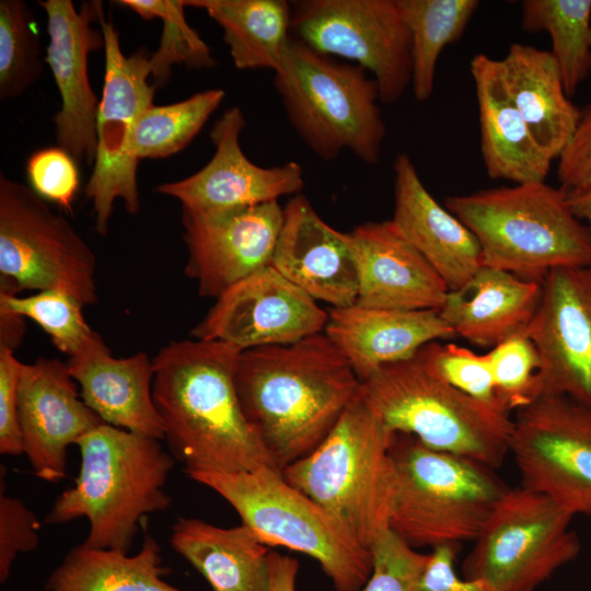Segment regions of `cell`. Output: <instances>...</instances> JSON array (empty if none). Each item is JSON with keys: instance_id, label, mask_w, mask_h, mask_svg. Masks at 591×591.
Masks as SVG:
<instances>
[{"instance_id": "cell-13", "label": "cell", "mask_w": 591, "mask_h": 591, "mask_svg": "<svg viewBox=\"0 0 591 591\" xmlns=\"http://www.w3.org/2000/svg\"><path fill=\"white\" fill-rule=\"evenodd\" d=\"M291 8L297 38L371 72L382 103L399 101L412 85L410 33L397 0H304Z\"/></svg>"}, {"instance_id": "cell-25", "label": "cell", "mask_w": 591, "mask_h": 591, "mask_svg": "<svg viewBox=\"0 0 591 591\" xmlns=\"http://www.w3.org/2000/svg\"><path fill=\"white\" fill-rule=\"evenodd\" d=\"M67 366L81 398L104 422L164 439L152 397L153 361L146 352L115 358L99 335L69 357Z\"/></svg>"}, {"instance_id": "cell-8", "label": "cell", "mask_w": 591, "mask_h": 591, "mask_svg": "<svg viewBox=\"0 0 591 591\" xmlns=\"http://www.w3.org/2000/svg\"><path fill=\"white\" fill-rule=\"evenodd\" d=\"M372 409L393 431L491 468L509 454L513 419L431 374L416 357L383 366L360 382Z\"/></svg>"}, {"instance_id": "cell-38", "label": "cell", "mask_w": 591, "mask_h": 591, "mask_svg": "<svg viewBox=\"0 0 591 591\" xmlns=\"http://www.w3.org/2000/svg\"><path fill=\"white\" fill-rule=\"evenodd\" d=\"M416 357L443 382L478 401L506 409L498 398L487 354L478 355L453 343L434 340L422 346Z\"/></svg>"}, {"instance_id": "cell-29", "label": "cell", "mask_w": 591, "mask_h": 591, "mask_svg": "<svg viewBox=\"0 0 591 591\" xmlns=\"http://www.w3.org/2000/svg\"><path fill=\"white\" fill-rule=\"evenodd\" d=\"M170 543L212 591H268L269 547L244 524L227 529L179 517Z\"/></svg>"}, {"instance_id": "cell-3", "label": "cell", "mask_w": 591, "mask_h": 591, "mask_svg": "<svg viewBox=\"0 0 591 591\" xmlns=\"http://www.w3.org/2000/svg\"><path fill=\"white\" fill-rule=\"evenodd\" d=\"M77 445L78 477L56 498L44 523L84 517L90 524L84 544L128 553L146 515L170 507L164 488L175 459L160 440L106 422Z\"/></svg>"}, {"instance_id": "cell-40", "label": "cell", "mask_w": 591, "mask_h": 591, "mask_svg": "<svg viewBox=\"0 0 591 591\" xmlns=\"http://www.w3.org/2000/svg\"><path fill=\"white\" fill-rule=\"evenodd\" d=\"M372 570L358 591H418L430 553L417 552L392 529L371 544Z\"/></svg>"}, {"instance_id": "cell-5", "label": "cell", "mask_w": 591, "mask_h": 591, "mask_svg": "<svg viewBox=\"0 0 591 591\" xmlns=\"http://www.w3.org/2000/svg\"><path fill=\"white\" fill-rule=\"evenodd\" d=\"M444 207L476 236L483 266L542 282L563 267H589L591 235L567 193L529 182L452 195Z\"/></svg>"}, {"instance_id": "cell-43", "label": "cell", "mask_w": 591, "mask_h": 591, "mask_svg": "<svg viewBox=\"0 0 591 591\" xmlns=\"http://www.w3.org/2000/svg\"><path fill=\"white\" fill-rule=\"evenodd\" d=\"M22 364L13 347L0 344V453L5 455L24 453L18 404Z\"/></svg>"}, {"instance_id": "cell-18", "label": "cell", "mask_w": 591, "mask_h": 591, "mask_svg": "<svg viewBox=\"0 0 591 591\" xmlns=\"http://www.w3.org/2000/svg\"><path fill=\"white\" fill-rule=\"evenodd\" d=\"M38 3L46 12L49 36L44 60L61 97V107L54 117L57 146L78 165L93 166L100 101L90 84L88 58L90 53L104 47L102 31L92 28V21L100 18L102 2H84L79 11L71 0Z\"/></svg>"}, {"instance_id": "cell-42", "label": "cell", "mask_w": 591, "mask_h": 591, "mask_svg": "<svg viewBox=\"0 0 591 591\" xmlns=\"http://www.w3.org/2000/svg\"><path fill=\"white\" fill-rule=\"evenodd\" d=\"M1 478L0 490V581L4 583L12 565L21 553L34 551L38 543L40 523L35 513L20 499L8 496Z\"/></svg>"}, {"instance_id": "cell-45", "label": "cell", "mask_w": 591, "mask_h": 591, "mask_svg": "<svg viewBox=\"0 0 591 591\" xmlns=\"http://www.w3.org/2000/svg\"><path fill=\"white\" fill-rule=\"evenodd\" d=\"M456 553V545L432 548L418 591H496L484 580L459 576L454 565Z\"/></svg>"}, {"instance_id": "cell-21", "label": "cell", "mask_w": 591, "mask_h": 591, "mask_svg": "<svg viewBox=\"0 0 591 591\" xmlns=\"http://www.w3.org/2000/svg\"><path fill=\"white\" fill-rule=\"evenodd\" d=\"M270 265L315 301L332 308L356 304L358 268L348 232L327 224L305 196L283 207Z\"/></svg>"}, {"instance_id": "cell-6", "label": "cell", "mask_w": 591, "mask_h": 591, "mask_svg": "<svg viewBox=\"0 0 591 591\" xmlns=\"http://www.w3.org/2000/svg\"><path fill=\"white\" fill-rule=\"evenodd\" d=\"M274 86L294 131L318 158L349 150L361 162H379L386 126L375 80L351 62H338L290 38Z\"/></svg>"}, {"instance_id": "cell-23", "label": "cell", "mask_w": 591, "mask_h": 591, "mask_svg": "<svg viewBox=\"0 0 591 591\" xmlns=\"http://www.w3.org/2000/svg\"><path fill=\"white\" fill-rule=\"evenodd\" d=\"M393 171L391 220L433 267L449 291L461 289L483 266L476 236L428 192L408 154L396 155Z\"/></svg>"}, {"instance_id": "cell-12", "label": "cell", "mask_w": 591, "mask_h": 591, "mask_svg": "<svg viewBox=\"0 0 591 591\" xmlns=\"http://www.w3.org/2000/svg\"><path fill=\"white\" fill-rule=\"evenodd\" d=\"M99 22L104 37L105 73L97 113L96 155L84 193L93 206L96 232L106 235L117 198L131 215L140 209L139 161L131 155L129 143L137 118L153 105L157 85L148 81V53L140 49L124 55L118 31L104 18L103 8Z\"/></svg>"}, {"instance_id": "cell-10", "label": "cell", "mask_w": 591, "mask_h": 591, "mask_svg": "<svg viewBox=\"0 0 591 591\" xmlns=\"http://www.w3.org/2000/svg\"><path fill=\"white\" fill-rule=\"evenodd\" d=\"M96 258L70 221L31 187L0 174V288L57 290L97 301Z\"/></svg>"}, {"instance_id": "cell-19", "label": "cell", "mask_w": 591, "mask_h": 591, "mask_svg": "<svg viewBox=\"0 0 591 591\" xmlns=\"http://www.w3.org/2000/svg\"><path fill=\"white\" fill-rule=\"evenodd\" d=\"M245 126L241 108H227L210 131L215 153L209 162L186 178L159 185L157 192L195 212L240 209L299 193L304 186L300 164L263 167L246 158L240 144Z\"/></svg>"}, {"instance_id": "cell-28", "label": "cell", "mask_w": 591, "mask_h": 591, "mask_svg": "<svg viewBox=\"0 0 591 591\" xmlns=\"http://www.w3.org/2000/svg\"><path fill=\"white\" fill-rule=\"evenodd\" d=\"M499 68L505 85L540 148L558 159L580 116L567 95L551 51L514 43Z\"/></svg>"}, {"instance_id": "cell-32", "label": "cell", "mask_w": 591, "mask_h": 591, "mask_svg": "<svg viewBox=\"0 0 591 591\" xmlns=\"http://www.w3.org/2000/svg\"><path fill=\"white\" fill-rule=\"evenodd\" d=\"M412 40V89L416 101L433 92L439 56L457 42L477 10V0H397Z\"/></svg>"}, {"instance_id": "cell-34", "label": "cell", "mask_w": 591, "mask_h": 591, "mask_svg": "<svg viewBox=\"0 0 591 591\" xmlns=\"http://www.w3.org/2000/svg\"><path fill=\"white\" fill-rule=\"evenodd\" d=\"M225 92L210 89L170 105H152L137 118L129 150L137 159L166 158L184 149L220 106Z\"/></svg>"}, {"instance_id": "cell-11", "label": "cell", "mask_w": 591, "mask_h": 591, "mask_svg": "<svg viewBox=\"0 0 591 591\" xmlns=\"http://www.w3.org/2000/svg\"><path fill=\"white\" fill-rule=\"evenodd\" d=\"M572 518L542 494L508 488L474 541L463 577L484 580L496 591H535L580 554Z\"/></svg>"}, {"instance_id": "cell-26", "label": "cell", "mask_w": 591, "mask_h": 591, "mask_svg": "<svg viewBox=\"0 0 591 591\" xmlns=\"http://www.w3.org/2000/svg\"><path fill=\"white\" fill-rule=\"evenodd\" d=\"M478 106L480 151L488 176L545 182L553 159L532 137L501 77L499 61L480 53L471 60Z\"/></svg>"}, {"instance_id": "cell-20", "label": "cell", "mask_w": 591, "mask_h": 591, "mask_svg": "<svg viewBox=\"0 0 591 591\" xmlns=\"http://www.w3.org/2000/svg\"><path fill=\"white\" fill-rule=\"evenodd\" d=\"M18 404L24 454L34 474L60 482L69 445L104 421L81 398L67 362L56 358L22 364Z\"/></svg>"}, {"instance_id": "cell-7", "label": "cell", "mask_w": 591, "mask_h": 591, "mask_svg": "<svg viewBox=\"0 0 591 591\" xmlns=\"http://www.w3.org/2000/svg\"><path fill=\"white\" fill-rule=\"evenodd\" d=\"M391 455L397 493L390 529L415 548L474 542L509 488L494 468L407 433L395 432Z\"/></svg>"}, {"instance_id": "cell-37", "label": "cell", "mask_w": 591, "mask_h": 591, "mask_svg": "<svg viewBox=\"0 0 591 591\" xmlns=\"http://www.w3.org/2000/svg\"><path fill=\"white\" fill-rule=\"evenodd\" d=\"M74 297L57 290H43L28 297L0 289V311L28 317L50 337L55 347L69 357L81 351L99 334L86 323Z\"/></svg>"}, {"instance_id": "cell-24", "label": "cell", "mask_w": 591, "mask_h": 591, "mask_svg": "<svg viewBox=\"0 0 591 591\" xmlns=\"http://www.w3.org/2000/svg\"><path fill=\"white\" fill-rule=\"evenodd\" d=\"M324 334L359 381L383 366L412 359L431 341L456 337L436 310H385L352 304L332 308Z\"/></svg>"}, {"instance_id": "cell-27", "label": "cell", "mask_w": 591, "mask_h": 591, "mask_svg": "<svg viewBox=\"0 0 591 591\" xmlns=\"http://www.w3.org/2000/svg\"><path fill=\"white\" fill-rule=\"evenodd\" d=\"M541 296L542 282L482 266L464 287L448 292L439 313L456 336L494 348L528 327Z\"/></svg>"}, {"instance_id": "cell-31", "label": "cell", "mask_w": 591, "mask_h": 591, "mask_svg": "<svg viewBox=\"0 0 591 591\" xmlns=\"http://www.w3.org/2000/svg\"><path fill=\"white\" fill-rule=\"evenodd\" d=\"M161 548L148 533L136 555L88 546L71 548L45 591H181L162 579Z\"/></svg>"}, {"instance_id": "cell-44", "label": "cell", "mask_w": 591, "mask_h": 591, "mask_svg": "<svg viewBox=\"0 0 591 591\" xmlns=\"http://www.w3.org/2000/svg\"><path fill=\"white\" fill-rule=\"evenodd\" d=\"M557 176L566 192L591 184V104L581 109L578 126L558 157Z\"/></svg>"}, {"instance_id": "cell-14", "label": "cell", "mask_w": 591, "mask_h": 591, "mask_svg": "<svg viewBox=\"0 0 591 591\" xmlns=\"http://www.w3.org/2000/svg\"><path fill=\"white\" fill-rule=\"evenodd\" d=\"M515 413L509 453L521 486L573 517L591 515V408L566 396H540Z\"/></svg>"}, {"instance_id": "cell-2", "label": "cell", "mask_w": 591, "mask_h": 591, "mask_svg": "<svg viewBox=\"0 0 591 591\" xmlns=\"http://www.w3.org/2000/svg\"><path fill=\"white\" fill-rule=\"evenodd\" d=\"M241 351L190 338L169 343L152 359V397L164 440L187 475L274 466L239 402L234 373Z\"/></svg>"}, {"instance_id": "cell-46", "label": "cell", "mask_w": 591, "mask_h": 591, "mask_svg": "<svg viewBox=\"0 0 591 591\" xmlns=\"http://www.w3.org/2000/svg\"><path fill=\"white\" fill-rule=\"evenodd\" d=\"M268 591H297L299 563L291 556L270 551Z\"/></svg>"}, {"instance_id": "cell-4", "label": "cell", "mask_w": 591, "mask_h": 591, "mask_svg": "<svg viewBox=\"0 0 591 591\" xmlns=\"http://www.w3.org/2000/svg\"><path fill=\"white\" fill-rule=\"evenodd\" d=\"M394 436L359 387L326 438L285 467L282 475L370 549L390 528L396 498L397 476L391 455Z\"/></svg>"}, {"instance_id": "cell-35", "label": "cell", "mask_w": 591, "mask_h": 591, "mask_svg": "<svg viewBox=\"0 0 591 591\" xmlns=\"http://www.w3.org/2000/svg\"><path fill=\"white\" fill-rule=\"evenodd\" d=\"M117 3L144 20L160 19L163 23L160 45L149 61L155 85L167 82L174 63L198 69L216 66L209 46L186 21V0H120Z\"/></svg>"}, {"instance_id": "cell-22", "label": "cell", "mask_w": 591, "mask_h": 591, "mask_svg": "<svg viewBox=\"0 0 591 591\" xmlns=\"http://www.w3.org/2000/svg\"><path fill=\"white\" fill-rule=\"evenodd\" d=\"M358 268L356 304L385 310L439 311L449 289L392 220L348 232Z\"/></svg>"}, {"instance_id": "cell-17", "label": "cell", "mask_w": 591, "mask_h": 591, "mask_svg": "<svg viewBox=\"0 0 591 591\" xmlns=\"http://www.w3.org/2000/svg\"><path fill=\"white\" fill-rule=\"evenodd\" d=\"M282 219L278 201L217 212L182 208L185 273L197 282L199 294L217 299L269 266Z\"/></svg>"}, {"instance_id": "cell-30", "label": "cell", "mask_w": 591, "mask_h": 591, "mask_svg": "<svg viewBox=\"0 0 591 591\" xmlns=\"http://www.w3.org/2000/svg\"><path fill=\"white\" fill-rule=\"evenodd\" d=\"M223 31L234 66L276 72L290 40L292 8L283 0H186Z\"/></svg>"}, {"instance_id": "cell-16", "label": "cell", "mask_w": 591, "mask_h": 591, "mask_svg": "<svg viewBox=\"0 0 591 591\" xmlns=\"http://www.w3.org/2000/svg\"><path fill=\"white\" fill-rule=\"evenodd\" d=\"M540 356V396H566L591 408V270L563 267L542 281L524 329Z\"/></svg>"}, {"instance_id": "cell-9", "label": "cell", "mask_w": 591, "mask_h": 591, "mask_svg": "<svg viewBox=\"0 0 591 591\" xmlns=\"http://www.w3.org/2000/svg\"><path fill=\"white\" fill-rule=\"evenodd\" d=\"M188 476L212 489L268 547L281 546L315 559L337 591H358L372 570L370 549L357 543L317 502L264 465L241 473Z\"/></svg>"}, {"instance_id": "cell-36", "label": "cell", "mask_w": 591, "mask_h": 591, "mask_svg": "<svg viewBox=\"0 0 591 591\" xmlns=\"http://www.w3.org/2000/svg\"><path fill=\"white\" fill-rule=\"evenodd\" d=\"M35 16L23 0L0 1V99L18 97L43 74Z\"/></svg>"}, {"instance_id": "cell-41", "label": "cell", "mask_w": 591, "mask_h": 591, "mask_svg": "<svg viewBox=\"0 0 591 591\" xmlns=\"http://www.w3.org/2000/svg\"><path fill=\"white\" fill-rule=\"evenodd\" d=\"M26 174L31 188L46 201L70 210L79 188L76 160L60 147L35 151L27 160Z\"/></svg>"}, {"instance_id": "cell-15", "label": "cell", "mask_w": 591, "mask_h": 591, "mask_svg": "<svg viewBox=\"0 0 591 591\" xmlns=\"http://www.w3.org/2000/svg\"><path fill=\"white\" fill-rule=\"evenodd\" d=\"M328 312L271 265L225 290L192 329L201 340L246 350L289 345L324 333Z\"/></svg>"}, {"instance_id": "cell-47", "label": "cell", "mask_w": 591, "mask_h": 591, "mask_svg": "<svg viewBox=\"0 0 591 591\" xmlns=\"http://www.w3.org/2000/svg\"><path fill=\"white\" fill-rule=\"evenodd\" d=\"M568 204L578 219L588 222V230L591 235V184L575 189L567 190ZM591 270V264L589 266Z\"/></svg>"}, {"instance_id": "cell-1", "label": "cell", "mask_w": 591, "mask_h": 591, "mask_svg": "<svg viewBox=\"0 0 591 591\" xmlns=\"http://www.w3.org/2000/svg\"><path fill=\"white\" fill-rule=\"evenodd\" d=\"M234 382L248 425L281 472L326 438L360 387L324 333L242 350Z\"/></svg>"}, {"instance_id": "cell-39", "label": "cell", "mask_w": 591, "mask_h": 591, "mask_svg": "<svg viewBox=\"0 0 591 591\" xmlns=\"http://www.w3.org/2000/svg\"><path fill=\"white\" fill-rule=\"evenodd\" d=\"M487 356L498 398L508 412L538 397L540 356L524 331L491 348Z\"/></svg>"}, {"instance_id": "cell-33", "label": "cell", "mask_w": 591, "mask_h": 591, "mask_svg": "<svg viewBox=\"0 0 591 591\" xmlns=\"http://www.w3.org/2000/svg\"><path fill=\"white\" fill-rule=\"evenodd\" d=\"M521 26L546 32L564 88L572 96L591 73V0H524Z\"/></svg>"}]
</instances>
